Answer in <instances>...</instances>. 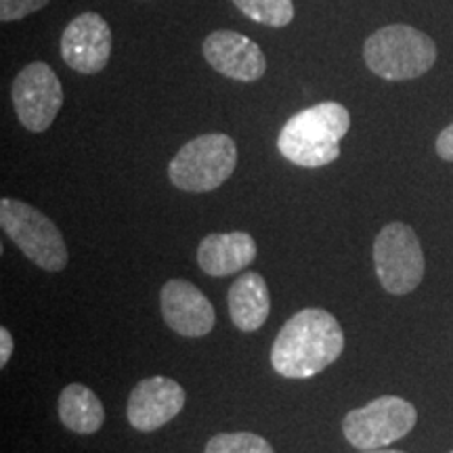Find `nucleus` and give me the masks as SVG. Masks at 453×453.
Returning a JSON list of instances; mask_svg holds the SVG:
<instances>
[{
    "mask_svg": "<svg viewBox=\"0 0 453 453\" xmlns=\"http://www.w3.org/2000/svg\"><path fill=\"white\" fill-rule=\"evenodd\" d=\"M111 55V30L99 13H82L61 36V57L78 73H99Z\"/></svg>",
    "mask_w": 453,
    "mask_h": 453,
    "instance_id": "obj_10",
    "label": "nucleus"
},
{
    "mask_svg": "<svg viewBox=\"0 0 453 453\" xmlns=\"http://www.w3.org/2000/svg\"><path fill=\"white\" fill-rule=\"evenodd\" d=\"M344 350V332L326 309H303L292 315L271 347V365L283 378H313Z\"/></svg>",
    "mask_w": 453,
    "mask_h": 453,
    "instance_id": "obj_1",
    "label": "nucleus"
},
{
    "mask_svg": "<svg viewBox=\"0 0 453 453\" xmlns=\"http://www.w3.org/2000/svg\"><path fill=\"white\" fill-rule=\"evenodd\" d=\"M364 59L365 65L384 81H413L434 65L437 44L428 34L411 26H387L367 38Z\"/></svg>",
    "mask_w": 453,
    "mask_h": 453,
    "instance_id": "obj_3",
    "label": "nucleus"
},
{
    "mask_svg": "<svg viewBox=\"0 0 453 453\" xmlns=\"http://www.w3.org/2000/svg\"><path fill=\"white\" fill-rule=\"evenodd\" d=\"M257 242L250 234H211L197 246V265L203 273L225 277L246 269L257 258Z\"/></svg>",
    "mask_w": 453,
    "mask_h": 453,
    "instance_id": "obj_13",
    "label": "nucleus"
},
{
    "mask_svg": "<svg viewBox=\"0 0 453 453\" xmlns=\"http://www.w3.org/2000/svg\"><path fill=\"white\" fill-rule=\"evenodd\" d=\"M437 154L445 162H453V124H449L437 137Z\"/></svg>",
    "mask_w": 453,
    "mask_h": 453,
    "instance_id": "obj_19",
    "label": "nucleus"
},
{
    "mask_svg": "<svg viewBox=\"0 0 453 453\" xmlns=\"http://www.w3.org/2000/svg\"><path fill=\"white\" fill-rule=\"evenodd\" d=\"M361 453H405V451H396V449H370V451H361Z\"/></svg>",
    "mask_w": 453,
    "mask_h": 453,
    "instance_id": "obj_21",
    "label": "nucleus"
},
{
    "mask_svg": "<svg viewBox=\"0 0 453 453\" xmlns=\"http://www.w3.org/2000/svg\"><path fill=\"white\" fill-rule=\"evenodd\" d=\"M237 166V145L223 133L191 139L170 160L168 177L180 191L206 194L219 189Z\"/></svg>",
    "mask_w": 453,
    "mask_h": 453,
    "instance_id": "obj_4",
    "label": "nucleus"
},
{
    "mask_svg": "<svg viewBox=\"0 0 453 453\" xmlns=\"http://www.w3.org/2000/svg\"><path fill=\"white\" fill-rule=\"evenodd\" d=\"M229 315L237 330L257 332L265 326L271 313V294L267 281L260 273H242L231 283L229 296Z\"/></svg>",
    "mask_w": 453,
    "mask_h": 453,
    "instance_id": "obj_14",
    "label": "nucleus"
},
{
    "mask_svg": "<svg viewBox=\"0 0 453 453\" xmlns=\"http://www.w3.org/2000/svg\"><path fill=\"white\" fill-rule=\"evenodd\" d=\"M11 355H13V336L7 327H0V367L9 364Z\"/></svg>",
    "mask_w": 453,
    "mask_h": 453,
    "instance_id": "obj_20",
    "label": "nucleus"
},
{
    "mask_svg": "<svg viewBox=\"0 0 453 453\" xmlns=\"http://www.w3.org/2000/svg\"><path fill=\"white\" fill-rule=\"evenodd\" d=\"M185 388L173 378H145L128 396L127 416L130 426L141 433H154L179 416L185 407Z\"/></svg>",
    "mask_w": 453,
    "mask_h": 453,
    "instance_id": "obj_9",
    "label": "nucleus"
},
{
    "mask_svg": "<svg viewBox=\"0 0 453 453\" xmlns=\"http://www.w3.org/2000/svg\"><path fill=\"white\" fill-rule=\"evenodd\" d=\"M11 97L19 122L30 133H44L64 105V88L53 67L34 61L15 76Z\"/></svg>",
    "mask_w": 453,
    "mask_h": 453,
    "instance_id": "obj_8",
    "label": "nucleus"
},
{
    "mask_svg": "<svg viewBox=\"0 0 453 453\" xmlns=\"http://www.w3.org/2000/svg\"><path fill=\"white\" fill-rule=\"evenodd\" d=\"M234 4L252 21L283 27L294 19V0H234Z\"/></svg>",
    "mask_w": 453,
    "mask_h": 453,
    "instance_id": "obj_16",
    "label": "nucleus"
},
{
    "mask_svg": "<svg viewBox=\"0 0 453 453\" xmlns=\"http://www.w3.org/2000/svg\"><path fill=\"white\" fill-rule=\"evenodd\" d=\"M0 226L36 267L49 273H59L67 267L70 254H67L64 235L47 214L36 211L30 203L3 197Z\"/></svg>",
    "mask_w": 453,
    "mask_h": 453,
    "instance_id": "obj_5",
    "label": "nucleus"
},
{
    "mask_svg": "<svg viewBox=\"0 0 453 453\" xmlns=\"http://www.w3.org/2000/svg\"><path fill=\"white\" fill-rule=\"evenodd\" d=\"M350 128V113L336 101L294 113L277 137V150L300 168H321L338 160L340 141Z\"/></svg>",
    "mask_w": 453,
    "mask_h": 453,
    "instance_id": "obj_2",
    "label": "nucleus"
},
{
    "mask_svg": "<svg viewBox=\"0 0 453 453\" xmlns=\"http://www.w3.org/2000/svg\"><path fill=\"white\" fill-rule=\"evenodd\" d=\"M50 0H0V19L17 21L47 7Z\"/></svg>",
    "mask_w": 453,
    "mask_h": 453,
    "instance_id": "obj_18",
    "label": "nucleus"
},
{
    "mask_svg": "<svg viewBox=\"0 0 453 453\" xmlns=\"http://www.w3.org/2000/svg\"><path fill=\"white\" fill-rule=\"evenodd\" d=\"M203 453H275L267 439L254 433H220L208 441Z\"/></svg>",
    "mask_w": 453,
    "mask_h": 453,
    "instance_id": "obj_17",
    "label": "nucleus"
},
{
    "mask_svg": "<svg viewBox=\"0 0 453 453\" xmlns=\"http://www.w3.org/2000/svg\"><path fill=\"white\" fill-rule=\"evenodd\" d=\"M162 317L173 332L185 338H202L212 332L217 313L211 300L185 280H170L164 283L160 294Z\"/></svg>",
    "mask_w": 453,
    "mask_h": 453,
    "instance_id": "obj_12",
    "label": "nucleus"
},
{
    "mask_svg": "<svg viewBox=\"0 0 453 453\" xmlns=\"http://www.w3.org/2000/svg\"><path fill=\"white\" fill-rule=\"evenodd\" d=\"M416 422L418 411L410 401L384 395L359 410L349 411L342 422V433L359 451L382 449L410 434Z\"/></svg>",
    "mask_w": 453,
    "mask_h": 453,
    "instance_id": "obj_6",
    "label": "nucleus"
},
{
    "mask_svg": "<svg viewBox=\"0 0 453 453\" xmlns=\"http://www.w3.org/2000/svg\"><path fill=\"white\" fill-rule=\"evenodd\" d=\"M203 57L219 73L237 82H257L267 72V59L258 44L234 30L212 32L203 41Z\"/></svg>",
    "mask_w": 453,
    "mask_h": 453,
    "instance_id": "obj_11",
    "label": "nucleus"
},
{
    "mask_svg": "<svg viewBox=\"0 0 453 453\" xmlns=\"http://www.w3.org/2000/svg\"><path fill=\"white\" fill-rule=\"evenodd\" d=\"M57 410L61 424L76 434H95L105 422V407L99 396L78 382L61 390Z\"/></svg>",
    "mask_w": 453,
    "mask_h": 453,
    "instance_id": "obj_15",
    "label": "nucleus"
},
{
    "mask_svg": "<svg viewBox=\"0 0 453 453\" xmlns=\"http://www.w3.org/2000/svg\"><path fill=\"white\" fill-rule=\"evenodd\" d=\"M373 265L387 292L403 296L416 290L426 269L416 231L405 223H388L373 240Z\"/></svg>",
    "mask_w": 453,
    "mask_h": 453,
    "instance_id": "obj_7",
    "label": "nucleus"
},
{
    "mask_svg": "<svg viewBox=\"0 0 453 453\" xmlns=\"http://www.w3.org/2000/svg\"><path fill=\"white\" fill-rule=\"evenodd\" d=\"M451 453H453V451H451Z\"/></svg>",
    "mask_w": 453,
    "mask_h": 453,
    "instance_id": "obj_22",
    "label": "nucleus"
}]
</instances>
